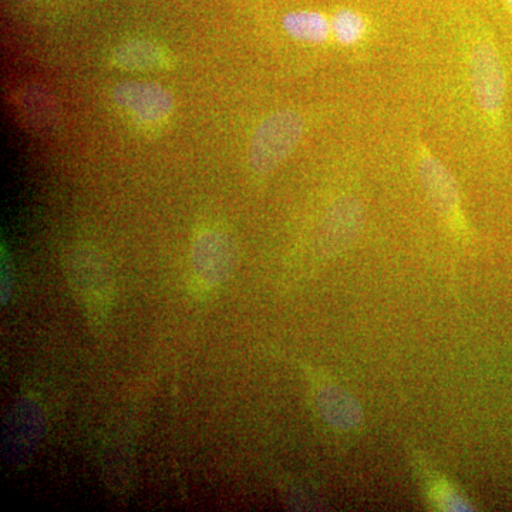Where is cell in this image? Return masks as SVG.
I'll use <instances>...</instances> for the list:
<instances>
[{"mask_svg": "<svg viewBox=\"0 0 512 512\" xmlns=\"http://www.w3.org/2000/svg\"><path fill=\"white\" fill-rule=\"evenodd\" d=\"M332 32L342 45H355L366 32V22L353 10H340L332 20Z\"/></svg>", "mask_w": 512, "mask_h": 512, "instance_id": "7c38bea8", "label": "cell"}, {"mask_svg": "<svg viewBox=\"0 0 512 512\" xmlns=\"http://www.w3.org/2000/svg\"><path fill=\"white\" fill-rule=\"evenodd\" d=\"M237 249L234 241L221 231H204L192 245V265L204 284L221 285L234 272Z\"/></svg>", "mask_w": 512, "mask_h": 512, "instance_id": "3957f363", "label": "cell"}, {"mask_svg": "<svg viewBox=\"0 0 512 512\" xmlns=\"http://www.w3.org/2000/svg\"><path fill=\"white\" fill-rule=\"evenodd\" d=\"M363 225V207L357 198H339L326 212L319 229L320 254H338L359 235Z\"/></svg>", "mask_w": 512, "mask_h": 512, "instance_id": "8992f818", "label": "cell"}, {"mask_svg": "<svg viewBox=\"0 0 512 512\" xmlns=\"http://www.w3.org/2000/svg\"><path fill=\"white\" fill-rule=\"evenodd\" d=\"M114 100L138 119L164 120L174 107L171 93L154 83L131 82L120 84L114 90Z\"/></svg>", "mask_w": 512, "mask_h": 512, "instance_id": "ba28073f", "label": "cell"}, {"mask_svg": "<svg viewBox=\"0 0 512 512\" xmlns=\"http://www.w3.org/2000/svg\"><path fill=\"white\" fill-rule=\"evenodd\" d=\"M113 62L124 70L163 69L168 62L163 47L147 40H130L117 47Z\"/></svg>", "mask_w": 512, "mask_h": 512, "instance_id": "30bf717a", "label": "cell"}, {"mask_svg": "<svg viewBox=\"0 0 512 512\" xmlns=\"http://www.w3.org/2000/svg\"><path fill=\"white\" fill-rule=\"evenodd\" d=\"M284 29L302 42L322 43L329 37L332 26L318 12H292L285 16Z\"/></svg>", "mask_w": 512, "mask_h": 512, "instance_id": "8fae6325", "label": "cell"}, {"mask_svg": "<svg viewBox=\"0 0 512 512\" xmlns=\"http://www.w3.org/2000/svg\"><path fill=\"white\" fill-rule=\"evenodd\" d=\"M73 279L89 318L96 323L104 320L109 312L110 285L109 274L100 259L87 252L74 256Z\"/></svg>", "mask_w": 512, "mask_h": 512, "instance_id": "52a82bcc", "label": "cell"}, {"mask_svg": "<svg viewBox=\"0 0 512 512\" xmlns=\"http://www.w3.org/2000/svg\"><path fill=\"white\" fill-rule=\"evenodd\" d=\"M12 286H13L12 265H10L8 255H6L5 251H3V256H2V303H3V305H5V303L9 301L10 295H12Z\"/></svg>", "mask_w": 512, "mask_h": 512, "instance_id": "5bb4252c", "label": "cell"}, {"mask_svg": "<svg viewBox=\"0 0 512 512\" xmlns=\"http://www.w3.org/2000/svg\"><path fill=\"white\" fill-rule=\"evenodd\" d=\"M303 134L301 114L293 110L276 111L266 117L254 133L249 146V164L258 174H269L284 163L298 146Z\"/></svg>", "mask_w": 512, "mask_h": 512, "instance_id": "7a4b0ae2", "label": "cell"}, {"mask_svg": "<svg viewBox=\"0 0 512 512\" xmlns=\"http://www.w3.org/2000/svg\"><path fill=\"white\" fill-rule=\"evenodd\" d=\"M505 2H507L508 8H510L512 12V0H505Z\"/></svg>", "mask_w": 512, "mask_h": 512, "instance_id": "9a60e30c", "label": "cell"}, {"mask_svg": "<svg viewBox=\"0 0 512 512\" xmlns=\"http://www.w3.org/2000/svg\"><path fill=\"white\" fill-rule=\"evenodd\" d=\"M315 402L323 419L335 429L352 431L363 423L362 407L339 384L329 380L316 383Z\"/></svg>", "mask_w": 512, "mask_h": 512, "instance_id": "9c48e42d", "label": "cell"}, {"mask_svg": "<svg viewBox=\"0 0 512 512\" xmlns=\"http://www.w3.org/2000/svg\"><path fill=\"white\" fill-rule=\"evenodd\" d=\"M419 175L424 191L437 214L454 228L463 229L460 195L450 171L430 153H421Z\"/></svg>", "mask_w": 512, "mask_h": 512, "instance_id": "5b68a950", "label": "cell"}, {"mask_svg": "<svg viewBox=\"0 0 512 512\" xmlns=\"http://www.w3.org/2000/svg\"><path fill=\"white\" fill-rule=\"evenodd\" d=\"M430 503L441 511H468L471 505L456 488L441 478L430 480Z\"/></svg>", "mask_w": 512, "mask_h": 512, "instance_id": "4fadbf2b", "label": "cell"}, {"mask_svg": "<svg viewBox=\"0 0 512 512\" xmlns=\"http://www.w3.org/2000/svg\"><path fill=\"white\" fill-rule=\"evenodd\" d=\"M45 431L42 407L32 399L20 400L8 420L5 434V450L13 466L26 463L35 453Z\"/></svg>", "mask_w": 512, "mask_h": 512, "instance_id": "277c9868", "label": "cell"}, {"mask_svg": "<svg viewBox=\"0 0 512 512\" xmlns=\"http://www.w3.org/2000/svg\"><path fill=\"white\" fill-rule=\"evenodd\" d=\"M470 83L478 109L491 126H500L507 97V74L500 50L490 37L478 40L471 49Z\"/></svg>", "mask_w": 512, "mask_h": 512, "instance_id": "6da1fadb", "label": "cell"}]
</instances>
